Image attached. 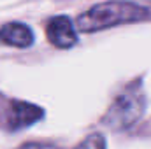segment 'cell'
<instances>
[{"mask_svg":"<svg viewBox=\"0 0 151 149\" xmlns=\"http://www.w3.org/2000/svg\"><path fill=\"white\" fill-rule=\"evenodd\" d=\"M144 107L146 97L141 86H130L114 98L106 116L102 117V123L111 130H127L142 116Z\"/></svg>","mask_w":151,"mask_h":149,"instance_id":"obj_2","label":"cell"},{"mask_svg":"<svg viewBox=\"0 0 151 149\" xmlns=\"http://www.w3.org/2000/svg\"><path fill=\"white\" fill-rule=\"evenodd\" d=\"M76 149H106V139L100 133H91Z\"/></svg>","mask_w":151,"mask_h":149,"instance_id":"obj_6","label":"cell"},{"mask_svg":"<svg viewBox=\"0 0 151 149\" xmlns=\"http://www.w3.org/2000/svg\"><path fill=\"white\" fill-rule=\"evenodd\" d=\"M150 18V9L134 2H104L84 11L76 25L81 32H99L116 25L137 23Z\"/></svg>","mask_w":151,"mask_h":149,"instance_id":"obj_1","label":"cell"},{"mask_svg":"<svg viewBox=\"0 0 151 149\" xmlns=\"http://www.w3.org/2000/svg\"><path fill=\"white\" fill-rule=\"evenodd\" d=\"M46 35L53 46L62 47V49H69L77 42L76 28L70 21V18H67V16L51 18L47 23V28H46Z\"/></svg>","mask_w":151,"mask_h":149,"instance_id":"obj_4","label":"cell"},{"mask_svg":"<svg viewBox=\"0 0 151 149\" xmlns=\"http://www.w3.org/2000/svg\"><path fill=\"white\" fill-rule=\"evenodd\" d=\"M18 149H60L55 144H49V142H28V144H23Z\"/></svg>","mask_w":151,"mask_h":149,"instance_id":"obj_7","label":"cell"},{"mask_svg":"<svg viewBox=\"0 0 151 149\" xmlns=\"http://www.w3.org/2000/svg\"><path fill=\"white\" fill-rule=\"evenodd\" d=\"M0 44L12 47H30L34 34L25 23H7L0 28Z\"/></svg>","mask_w":151,"mask_h":149,"instance_id":"obj_5","label":"cell"},{"mask_svg":"<svg viewBox=\"0 0 151 149\" xmlns=\"http://www.w3.org/2000/svg\"><path fill=\"white\" fill-rule=\"evenodd\" d=\"M44 117V111L28 102L21 100H5L0 105V125L9 132L23 130L32 126Z\"/></svg>","mask_w":151,"mask_h":149,"instance_id":"obj_3","label":"cell"}]
</instances>
